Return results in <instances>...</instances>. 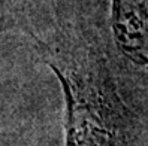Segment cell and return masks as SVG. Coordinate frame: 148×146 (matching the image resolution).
<instances>
[{
    "label": "cell",
    "mask_w": 148,
    "mask_h": 146,
    "mask_svg": "<svg viewBox=\"0 0 148 146\" xmlns=\"http://www.w3.org/2000/svg\"><path fill=\"white\" fill-rule=\"evenodd\" d=\"M112 27L123 54L148 69V0H112Z\"/></svg>",
    "instance_id": "obj_2"
},
{
    "label": "cell",
    "mask_w": 148,
    "mask_h": 146,
    "mask_svg": "<svg viewBox=\"0 0 148 146\" xmlns=\"http://www.w3.org/2000/svg\"><path fill=\"white\" fill-rule=\"evenodd\" d=\"M45 54L64 92L66 146H118L129 112L105 61L88 46H57Z\"/></svg>",
    "instance_id": "obj_1"
}]
</instances>
